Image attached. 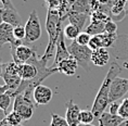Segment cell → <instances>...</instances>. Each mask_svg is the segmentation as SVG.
<instances>
[{
    "mask_svg": "<svg viewBox=\"0 0 128 126\" xmlns=\"http://www.w3.org/2000/svg\"><path fill=\"white\" fill-rule=\"evenodd\" d=\"M88 47L94 51V50H97L99 48H102V44H101V39H100V36L99 35H96V36H92L90 41H89V45Z\"/></svg>",
    "mask_w": 128,
    "mask_h": 126,
    "instance_id": "30",
    "label": "cell"
},
{
    "mask_svg": "<svg viewBox=\"0 0 128 126\" xmlns=\"http://www.w3.org/2000/svg\"><path fill=\"white\" fill-rule=\"evenodd\" d=\"M50 126H70L66 118H64L63 116H61L56 113L51 114V123Z\"/></svg>",
    "mask_w": 128,
    "mask_h": 126,
    "instance_id": "24",
    "label": "cell"
},
{
    "mask_svg": "<svg viewBox=\"0 0 128 126\" xmlns=\"http://www.w3.org/2000/svg\"><path fill=\"white\" fill-rule=\"evenodd\" d=\"M91 35L88 34L87 32H80V34L77 36V38H76V43L82 45V46H88L89 45V41H90L91 39Z\"/></svg>",
    "mask_w": 128,
    "mask_h": 126,
    "instance_id": "27",
    "label": "cell"
},
{
    "mask_svg": "<svg viewBox=\"0 0 128 126\" xmlns=\"http://www.w3.org/2000/svg\"><path fill=\"white\" fill-rule=\"evenodd\" d=\"M86 32L90 34L91 36L102 34L105 32V23L104 22H98V21H91V23L86 28Z\"/></svg>",
    "mask_w": 128,
    "mask_h": 126,
    "instance_id": "20",
    "label": "cell"
},
{
    "mask_svg": "<svg viewBox=\"0 0 128 126\" xmlns=\"http://www.w3.org/2000/svg\"><path fill=\"white\" fill-rule=\"evenodd\" d=\"M110 61V53L106 48H99L97 50L92 51L91 62L97 66H104Z\"/></svg>",
    "mask_w": 128,
    "mask_h": 126,
    "instance_id": "14",
    "label": "cell"
},
{
    "mask_svg": "<svg viewBox=\"0 0 128 126\" xmlns=\"http://www.w3.org/2000/svg\"><path fill=\"white\" fill-rule=\"evenodd\" d=\"M62 18L60 15V12L58 10H48L47 18H46V30L49 37L47 48L42 58L49 60L53 56L54 50L56 49V43L59 40L60 34L63 31L62 28Z\"/></svg>",
    "mask_w": 128,
    "mask_h": 126,
    "instance_id": "2",
    "label": "cell"
},
{
    "mask_svg": "<svg viewBox=\"0 0 128 126\" xmlns=\"http://www.w3.org/2000/svg\"><path fill=\"white\" fill-rule=\"evenodd\" d=\"M0 2L4 6V9H13L14 6L11 2V0H0Z\"/></svg>",
    "mask_w": 128,
    "mask_h": 126,
    "instance_id": "33",
    "label": "cell"
},
{
    "mask_svg": "<svg viewBox=\"0 0 128 126\" xmlns=\"http://www.w3.org/2000/svg\"><path fill=\"white\" fill-rule=\"evenodd\" d=\"M105 32L110 34H115L117 32V25L114 21L108 20L106 23H105Z\"/></svg>",
    "mask_w": 128,
    "mask_h": 126,
    "instance_id": "31",
    "label": "cell"
},
{
    "mask_svg": "<svg viewBox=\"0 0 128 126\" xmlns=\"http://www.w3.org/2000/svg\"><path fill=\"white\" fill-rule=\"evenodd\" d=\"M2 18H4V23L10 24L13 27L22 25V18H21V15L18 14V12L15 10V8L4 9Z\"/></svg>",
    "mask_w": 128,
    "mask_h": 126,
    "instance_id": "16",
    "label": "cell"
},
{
    "mask_svg": "<svg viewBox=\"0 0 128 126\" xmlns=\"http://www.w3.org/2000/svg\"><path fill=\"white\" fill-rule=\"evenodd\" d=\"M26 30V37H25V44L35 43L41 36V25L40 20L37 14L36 10H33L30 13L28 20L24 25Z\"/></svg>",
    "mask_w": 128,
    "mask_h": 126,
    "instance_id": "5",
    "label": "cell"
},
{
    "mask_svg": "<svg viewBox=\"0 0 128 126\" xmlns=\"http://www.w3.org/2000/svg\"><path fill=\"white\" fill-rule=\"evenodd\" d=\"M7 115H8V114H7V112H6L4 110H2L1 108H0V122L4 121V119L7 117Z\"/></svg>",
    "mask_w": 128,
    "mask_h": 126,
    "instance_id": "34",
    "label": "cell"
},
{
    "mask_svg": "<svg viewBox=\"0 0 128 126\" xmlns=\"http://www.w3.org/2000/svg\"><path fill=\"white\" fill-rule=\"evenodd\" d=\"M13 34H14V37L16 38L18 40H25V37H26V30H25V26H23V25L15 26L13 28Z\"/></svg>",
    "mask_w": 128,
    "mask_h": 126,
    "instance_id": "28",
    "label": "cell"
},
{
    "mask_svg": "<svg viewBox=\"0 0 128 126\" xmlns=\"http://www.w3.org/2000/svg\"><path fill=\"white\" fill-rule=\"evenodd\" d=\"M38 74V70L34 64L20 63L18 64V75L22 80H30L35 78Z\"/></svg>",
    "mask_w": 128,
    "mask_h": 126,
    "instance_id": "15",
    "label": "cell"
},
{
    "mask_svg": "<svg viewBox=\"0 0 128 126\" xmlns=\"http://www.w3.org/2000/svg\"><path fill=\"white\" fill-rule=\"evenodd\" d=\"M68 51L71 56L77 61L78 65L88 72L92 54V50L88 46H82L76 43V40H73L72 44L68 46Z\"/></svg>",
    "mask_w": 128,
    "mask_h": 126,
    "instance_id": "3",
    "label": "cell"
},
{
    "mask_svg": "<svg viewBox=\"0 0 128 126\" xmlns=\"http://www.w3.org/2000/svg\"><path fill=\"white\" fill-rule=\"evenodd\" d=\"M128 92V78H123V77H115L113 82L111 84L110 88V103L120 101V99H123L126 97Z\"/></svg>",
    "mask_w": 128,
    "mask_h": 126,
    "instance_id": "6",
    "label": "cell"
},
{
    "mask_svg": "<svg viewBox=\"0 0 128 126\" xmlns=\"http://www.w3.org/2000/svg\"><path fill=\"white\" fill-rule=\"evenodd\" d=\"M79 34H80V30L71 23L64 27V35H65V37L68 38V39L75 40Z\"/></svg>",
    "mask_w": 128,
    "mask_h": 126,
    "instance_id": "22",
    "label": "cell"
},
{
    "mask_svg": "<svg viewBox=\"0 0 128 126\" xmlns=\"http://www.w3.org/2000/svg\"><path fill=\"white\" fill-rule=\"evenodd\" d=\"M125 98H128V92H127V95H126V97H125Z\"/></svg>",
    "mask_w": 128,
    "mask_h": 126,
    "instance_id": "40",
    "label": "cell"
},
{
    "mask_svg": "<svg viewBox=\"0 0 128 126\" xmlns=\"http://www.w3.org/2000/svg\"><path fill=\"white\" fill-rule=\"evenodd\" d=\"M2 78L4 80V85L8 86L9 88V93L12 96L15 90L20 87L21 83H22V78L18 75H14V74H9L4 72V76Z\"/></svg>",
    "mask_w": 128,
    "mask_h": 126,
    "instance_id": "18",
    "label": "cell"
},
{
    "mask_svg": "<svg viewBox=\"0 0 128 126\" xmlns=\"http://www.w3.org/2000/svg\"><path fill=\"white\" fill-rule=\"evenodd\" d=\"M66 105V113H65V118L68 119L70 126H78L80 124L79 121V114H80L82 110L79 106L73 101V99H70L68 102L65 103Z\"/></svg>",
    "mask_w": 128,
    "mask_h": 126,
    "instance_id": "11",
    "label": "cell"
},
{
    "mask_svg": "<svg viewBox=\"0 0 128 126\" xmlns=\"http://www.w3.org/2000/svg\"><path fill=\"white\" fill-rule=\"evenodd\" d=\"M13 26L7 23H2L0 25V48L6 44H10L11 46L18 47L23 45L22 40H18L13 34Z\"/></svg>",
    "mask_w": 128,
    "mask_h": 126,
    "instance_id": "7",
    "label": "cell"
},
{
    "mask_svg": "<svg viewBox=\"0 0 128 126\" xmlns=\"http://www.w3.org/2000/svg\"><path fill=\"white\" fill-rule=\"evenodd\" d=\"M4 76V64H2V61L0 59V77Z\"/></svg>",
    "mask_w": 128,
    "mask_h": 126,
    "instance_id": "36",
    "label": "cell"
},
{
    "mask_svg": "<svg viewBox=\"0 0 128 126\" xmlns=\"http://www.w3.org/2000/svg\"><path fill=\"white\" fill-rule=\"evenodd\" d=\"M2 12H4V8H0V25L4 23V18H2Z\"/></svg>",
    "mask_w": 128,
    "mask_h": 126,
    "instance_id": "37",
    "label": "cell"
},
{
    "mask_svg": "<svg viewBox=\"0 0 128 126\" xmlns=\"http://www.w3.org/2000/svg\"><path fill=\"white\" fill-rule=\"evenodd\" d=\"M9 91V88H8V86L7 85H0V93L1 92H8Z\"/></svg>",
    "mask_w": 128,
    "mask_h": 126,
    "instance_id": "35",
    "label": "cell"
},
{
    "mask_svg": "<svg viewBox=\"0 0 128 126\" xmlns=\"http://www.w3.org/2000/svg\"><path fill=\"white\" fill-rule=\"evenodd\" d=\"M11 98H12V96L9 93V91L0 93V108L2 110H4L6 112L8 111L9 106L11 104Z\"/></svg>",
    "mask_w": 128,
    "mask_h": 126,
    "instance_id": "25",
    "label": "cell"
},
{
    "mask_svg": "<svg viewBox=\"0 0 128 126\" xmlns=\"http://www.w3.org/2000/svg\"><path fill=\"white\" fill-rule=\"evenodd\" d=\"M120 126H128V118L125 119V121L123 122V124H122Z\"/></svg>",
    "mask_w": 128,
    "mask_h": 126,
    "instance_id": "38",
    "label": "cell"
},
{
    "mask_svg": "<svg viewBox=\"0 0 128 126\" xmlns=\"http://www.w3.org/2000/svg\"><path fill=\"white\" fill-rule=\"evenodd\" d=\"M120 103L118 101L115 102H111L108 104V112L112 113V114H118V110H120Z\"/></svg>",
    "mask_w": 128,
    "mask_h": 126,
    "instance_id": "32",
    "label": "cell"
},
{
    "mask_svg": "<svg viewBox=\"0 0 128 126\" xmlns=\"http://www.w3.org/2000/svg\"><path fill=\"white\" fill-rule=\"evenodd\" d=\"M118 115L123 118H128V98H124L120 102V110H118Z\"/></svg>",
    "mask_w": 128,
    "mask_h": 126,
    "instance_id": "29",
    "label": "cell"
},
{
    "mask_svg": "<svg viewBox=\"0 0 128 126\" xmlns=\"http://www.w3.org/2000/svg\"><path fill=\"white\" fill-rule=\"evenodd\" d=\"M78 66L79 65H78L77 61L71 56L70 58H68V59L61 61L56 67L58 70V73H62L68 76H72L76 73V70H77Z\"/></svg>",
    "mask_w": 128,
    "mask_h": 126,
    "instance_id": "12",
    "label": "cell"
},
{
    "mask_svg": "<svg viewBox=\"0 0 128 126\" xmlns=\"http://www.w3.org/2000/svg\"><path fill=\"white\" fill-rule=\"evenodd\" d=\"M89 17H90V15L87 14V13H80V12H74V11H70L68 13V15H66V18L68 19L70 23L75 25V26L78 27L80 31L84 28Z\"/></svg>",
    "mask_w": 128,
    "mask_h": 126,
    "instance_id": "17",
    "label": "cell"
},
{
    "mask_svg": "<svg viewBox=\"0 0 128 126\" xmlns=\"http://www.w3.org/2000/svg\"><path fill=\"white\" fill-rule=\"evenodd\" d=\"M52 96H53V92L50 87L44 86L42 84L38 85L34 89V92H33L34 101L38 105L48 104L51 101V99H52Z\"/></svg>",
    "mask_w": 128,
    "mask_h": 126,
    "instance_id": "9",
    "label": "cell"
},
{
    "mask_svg": "<svg viewBox=\"0 0 128 126\" xmlns=\"http://www.w3.org/2000/svg\"><path fill=\"white\" fill-rule=\"evenodd\" d=\"M48 10H58L60 11L65 5V0H46Z\"/></svg>",
    "mask_w": 128,
    "mask_h": 126,
    "instance_id": "26",
    "label": "cell"
},
{
    "mask_svg": "<svg viewBox=\"0 0 128 126\" xmlns=\"http://www.w3.org/2000/svg\"><path fill=\"white\" fill-rule=\"evenodd\" d=\"M126 14L128 15V8H127V10H126Z\"/></svg>",
    "mask_w": 128,
    "mask_h": 126,
    "instance_id": "39",
    "label": "cell"
},
{
    "mask_svg": "<svg viewBox=\"0 0 128 126\" xmlns=\"http://www.w3.org/2000/svg\"><path fill=\"white\" fill-rule=\"evenodd\" d=\"M100 36V39H101V44H102V48H108V47H112L113 44L116 41L117 39V34H110V33H104L102 34H99Z\"/></svg>",
    "mask_w": 128,
    "mask_h": 126,
    "instance_id": "21",
    "label": "cell"
},
{
    "mask_svg": "<svg viewBox=\"0 0 128 126\" xmlns=\"http://www.w3.org/2000/svg\"><path fill=\"white\" fill-rule=\"evenodd\" d=\"M35 104L30 100V96L25 95V93H20L14 97L13 111L16 112L23 118V121H27L33 116Z\"/></svg>",
    "mask_w": 128,
    "mask_h": 126,
    "instance_id": "4",
    "label": "cell"
},
{
    "mask_svg": "<svg viewBox=\"0 0 128 126\" xmlns=\"http://www.w3.org/2000/svg\"><path fill=\"white\" fill-rule=\"evenodd\" d=\"M122 72V67L120 66V64L116 62H113L110 66V70L105 75L103 82H102L99 91L97 93L94 98V101L92 103V108L91 111L94 112V116L97 118L100 117V115L103 113L106 108L110 104V88H111V84L113 82V79L115 77H117L120 75V73Z\"/></svg>",
    "mask_w": 128,
    "mask_h": 126,
    "instance_id": "1",
    "label": "cell"
},
{
    "mask_svg": "<svg viewBox=\"0 0 128 126\" xmlns=\"http://www.w3.org/2000/svg\"><path fill=\"white\" fill-rule=\"evenodd\" d=\"M35 53L36 52L30 47H28L24 44L20 45L18 47L11 46V56H12V59H13L12 61H14V62L26 63Z\"/></svg>",
    "mask_w": 128,
    "mask_h": 126,
    "instance_id": "8",
    "label": "cell"
},
{
    "mask_svg": "<svg viewBox=\"0 0 128 126\" xmlns=\"http://www.w3.org/2000/svg\"><path fill=\"white\" fill-rule=\"evenodd\" d=\"M94 117L96 116L91 110H82L79 114V121L82 124H91Z\"/></svg>",
    "mask_w": 128,
    "mask_h": 126,
    "instance_id": "23",
    "label": "cell"
},
{
    "mask_svg": "<svg viewBox=\"0 0 128 126\" xmlns=\"http://www.w3.org/2000/svg\"><path fill=\"white\" fill-rule=\"evenodd\" d=\"M70 57H71V53H70V51H68V47H66V45H65V40H64V30H63L61 32L59 40H58V43H56V58H54V61L51 66L56 67L61 61L68 59Z\"/></svg>",
    "mask_w": 128,
    "mask_h": 126,
    "instance_id": "10",
    "label": "cell"
},
{
    "mask_svg": "<svg viewBox=\"0 0 128 126\" xmlns=\"http://www.w3.org/2000/svg\"><path fill=\"white\" fill-rule=\"evenodd\" d=\"M125 118L118 114H112L110 112L104 111L98 118L99 126H120L123 124Z\"/></svg>",
    "mask_w": 128,
    "mask_h": 126,
    "instance_id": "13",
    "label": "cell"
},
{
    "mask_svg": "<svg viewBox=\"0 0 128 126\" xmlns=\"http://www.w3.org/2000/svg\"><path fill=\"white\" fill-rule=\"evenodd\" d=\"M70 11L87 13L89 15H91L92 10H91V6H90V0H76L71 7V9H70Z\"/></svg>",
    "mask_w": 128,
    "mask_h": 126,
    "instance_id": "19",
    "label": "cell"
}]
</instances>
